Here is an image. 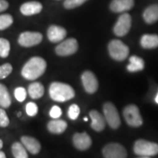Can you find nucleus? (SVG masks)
Wrapping results in <instances>:
<instances>
[{"instance_id": "2", "label": "nucleus", "mask_w": 158, "mask_h": 158, "mask_svg": "<svg viewBox=\"0 0 158 158\" xmlns=\"http://www.w3.org/2000/svg\"><path fill=\"white\" fill-rule=\"evenodd\" d=\"M49 95L53 100L59 102L68 101L75 97V91L70 85L61 82L51 83Z\"/></svg>"}, {"instance_id": "19", "label": "nucleus", "mask_w": 158, "mask_h": 158, "mask_svg": "<svg viewBox=\"0 0 158 158\" xmlns=\"http://www.w3.org/2000/svg\"><path fill=\"white\" fill-rule=\"evenodd\" d=\"M144 21L149 24L158 21V5H152L148 7L143 12Z\"/></svg>"}, {"instance_id": "15", "label": "nucleus", "mask_w": 158, "mask_h": 158, "mask_svg": "<svg viewBox=\"0 0 158 158\" xmlns=\"http://www.w3.org/2000/svg\"><path fill=\"white\" fill-rule=\"evenodd\" d=\"M89 116L92 119L91 127L97 132H101L106 127V118L98 110H92L89 113Z\"/></svg>"}, {"instance_id": "38", "label": "nucleus", "mask_w": 158, "mask_h": 158, "mask_svg": "<svg viewBox=\"0 0 158 158\" xmlns=\"http://www.w3.org/2000/svg\"><path fill=\"white\" fill-rule=\"evenodd\" d=\"M21 116V112H19V114H18V117H20Z\"/></svg>"}, {"instance_id": "39", "label": "nucleus", "mask_w": 158, "mask_h": 158, "mask_svg": "<svg viewBox=\"0 0 158 158\" xmlns=\"http://www.w3.org/2000/svg\"><path fill=\"white\" fill-rule=\"evenodd\" d=\"M84 121H85V122H87V121H88V118H86V117H85V118H84Z\"/></svg>"}, {"instance_id": "20", "label": "nucleus", "mask_w": 158, "mask_h": 158, "mask_svg": "<svg viewBox=\"0 0 158 158\" xmlns=\"http://www.w3.org/2000/svg\"><path fill=\"white\" fill-rule=\"evenodd\" d=\"M141 45L143 48L152 49L158 47V35H144L141 39Z\"/></svg>"}, {"instance_id": "14", "label": "nucleus", "mask_w": 158, "mask_h": 158, "mask_svg": "<svg viewBox=\"0 0 158 158\" xmlns=\"http://www.w3.org/2000/svg\"><path fill=\"white\" fill-rule=\"evenodd\" d=\"M42 4L36 1L27 2L23 3L20 7L21 13L27 16L38 14L42 11Z\"/></svg>"}, {"instance_id": "8", "label": "nucleus", "mask_w": 158, "mask_h": 158, "mask_svg": "<svg viewBox=\"0 0 158 158\" xmlns=\"http://www.w3.org/2000/svg\"><path fill=\"white\" fill-rule=\"evenodd\" d=\"M78 44L75 38L65 40L56 47L55 51L59 56H66L74 54L78 51Z\"/></svg>"}, {"instance_id": "18", "label": "nucleus", "mask_w": 158, "mask_h": 158, "mask_svg": "<svg viewBox=\"0 0 158 158\" xmlns=\"http://www.w3.org/2000/svg\"><path fill=\"white\" fill-rule=\"evenodd\" d=\"M68 127V123L63 119L54 118L51 120L47 124V128L48 131L54 134H61L64 133Z\"/></svg>"}, {"instance_id": "31", "label": "nucleus", "mask_w": 158, "mask_h": 158, "mask_svg": "<svg viewBox=\"0 0 158 158\" xmlns=\"http://www.w3.org/2000/svg\"><path fill=\"white\" fill-rule=\"evenodd\" d=\"M26 111L29 116H35L38 112V107L35 102H29L26 106Z\"/></svg>"}, {"instance_id": "5", "label": "nucleus", "mask_w": 158, "mask_h": 158, "mask_svg": "<svg viewBox=\"0 0 158 158\" xmlns=\"http://www.w3.org/2000/svg\"><path fill=\"white\" fill-rule=\"evenodd\" d=\"M103 113L106 121L112 129H117L121 124V119L115 106L112 102H106L103 106Z\"/></svg>"}, {"instance_id": "16", "label": "nucleus", "mask_w": 158, "mask_h": 158, "mask_svg": "<svg viewBox=\"0 0 158 158\" xmlns=\"http://www.w3.org/2000/svg\"><path fill=\"white\" fill-rule=\"evenodd\" d=\"M21 143L24 146L26 149L32 155H37L40 151L41 145L40 143L37 141L36 138L31 136H22L21 138Z\"/></svg>"}, {"instance_id": "24", "label": "nucleus", "mask_w": 158, "mask_h": 158, "mask_svg": "<svg viewBox=\"0 0 158 158\" xmlns=\"http://www.w3.org/2000/svg\"><path fill=\"white\" fill-rule=\"evenodd\" d=\"M12 153L13 157L15 158H27L28 154L27 152V149L22 143L19 142H15L12 146Z\"/></svg>"}, {"instance_id": "12", "label": "nucleus", "mask_w": 158, "mask_h": 158, "mask_svg": "<svg viewBox=\"0 0 158 158\" xmlns=\"http://www.w3.org/2000/svg\"><path fill=\"white\" fill-rule=\"evenodd\" d=\"M47 35L51 42L56 43L61 42L65 38L67 35V31L60 26L51 25L48 29Z\"/></svg>"}, {"instance_id": "26", "label": "nucleus", "mask_w": 158, "mask_h": 158, "mask_svg": "<svg viewBox=\"0 0 158 158\" xmlns=\"http://www.w3.org/2000/svg\"><path fill=\"white\" fill-rule=\"evenodd\" d=\"M13 19L10 14L0 15V30H5L13 24Z\"/></svg>"}, {"instance_id": "13", "label": "nucleus", "mask_w": 158, "mask_h": 158, "mask_svg": "<svg viewBox=\"0 0 158 158\" xmlns=\"http://www.w3.org/2000/svg\"><path fill=\"white\" fill-rule=\"evenodd\" d=\"M73 141L76 148L81 151L88 149L92 145V139L86 133H76L73 137Z\"/></svg>"}, {"instance_id": "28", "label": "nucleus", "mask_w": 158, "mask_h": 158, "mask_svg": "<svg viewBox=\"0 0 158 158\" xmlns=\"http://www.w3.org/2000/svg\"><path fill=\"white\" fill-rule=\"evenodd\" d=\"M13 71V67L9 63H6L0 66V79L7 78Z\"/></svg>"}, {"instance_id": "10", "label": "nucleus", "mask_w": 158, "mask_h": 158, "mask_svg": "<svg viewBox=\"0 0 158 158\" xmlns=\"http://www.w3.org/2000/svg\"><path fill=\"white\" fill-rule=\"evenodd\" d=\"M132 19L128 13H123L118 18L114 27V32L116 36L123 37L130 31Z\"/></svg>"}, {"instance_id": "37", "label": "nucleus", "mask_w": 158, "mask_h": 158, "mask_svg": "<svg viewBox=\"0 0 158 158\" xmlns=\"http://www.w3.org/2000/svg\"><path fill=\"white\" fill-rule=\"evenodd\" d=\"M155 101L158 104V94H157V96H156V98H155Z\"/></svg>"}, {"instance_id": "4", "label": "nucleus", "mask_w": 158, "mask_h": 158, "mask_svg": "<svg viewBox=\"0 0 158 158\" xmlns=\"http://www.w3.org/2000/svg\"><path fill=\"white\" fill-rule=\"evenodd\" d=\"M110 56L116 61H123L128 56L129 48L119 40H113L108 44Z\"/></svg>"}, {"instance_id": "27", "label": "nucleus", "mask_w": 158, "mask_h": 158, "mask_svg": "<svg viewBox=\"0 0 158 158\" xmlns=\"http://www.w3.org/2000/svg\"><path fill=\"white\" fill-rule=\"evenodd\" d=\"M88 0H65L64 7L66 9H73L78 7Z\"/></svg>"}, {"instance_id": "25", "label": "nucleus", "mask_w": 158, "mask_h": 158, "mask_svg": "<svg viewBox=\"0 0 158 158\" xmlns=\"http://www.w3.org/2000/svg\"><path fill=\"white\" fill-rule=\"evenodd\" d=\"M10 50L9 41L5 38H0V56L6 58L8 56Z\"/></svg>"}, {"instance_id": "11", "label": "nucleus", "mask_w": 158, "mask_h": 158, "mask_svg": "<svg viewBox=\"0 0 158 158\" xmlns=\"http://www.w3.org/2000/svg\"><path fill=\"white\" fill-rule=\"evenodd\" d=\"M84 89L89 94H94L98 89V81L95 75L91 71H85L81 76Z\"/></svg>"}, {"instance_id": "29", "label": "nucleus", "mask_w": 158, "mask_h": 158, "mask_svg": "<svg viewBox=\"0 0 158 158\" xmlns=\"http://www.w3.org/2000/svg\"><path fill=\"white\" fill-rule=\"evenodd\" d=\"M80 114V108L76 104L71 105L68 109V117L72 120H76Z\"/></svg>"}, {"instance_id": "9", "label": "nucleus", "mask_w": 158, "mask_h": 158, "mask_svg": "<svg viewBox=\"0 0 158 158\" xmlns=\"http://www.w3.org/2000/svg\"><path fill=\"white\" fill-rule=\"evenodd\" d=\"M43 40V35L37 31H24L19 37V43L23 47H31L38 45Z\"/></svg>"}, {"instance_id": "33", "label": "nucleus", "mask_w": 158, "mask_h": 158, "mask_svg": "<svg viewBox=\"0 0 158 158\" xmlns=\"http://www.w3.org/2000/svg\"><path fill=\"white\" fill-rule=\"evenodd\" d=\"M62 111L61 110V108L57 106H54L51 108V109L50 110V116L53 118H59L62 116Z\"/></svg>"}, {"instance_id": "1", "label": "nucleus", "mask_w": 158, "mask_h": 158, "mask_svg": "<svg viewBox=\"0 0 158 158\" xmlns=\"http://www.w3.org/2000/svg\"><path fill=\"white\" fill-rule=\"evenodd\" d=\"M46 66L45 59L39 56L32 57L23 67L21 75L27 80H35L43 76L46 70Z\"/></svg>"}, {"instance_id": "3", "label": "nucleus", "mask_w": 158, "mask_h": 158, "mask_svg": "<svg viewBox=\"0 0 158 158\" xmlns=\"http://www.w3.org/2000/svg\"><path fill=\"white\" fill-rule=\"evenodd\" d=\"M134 152L141 157H149L158 154V144L146 140H138L134 144Z\"/></svg>"}, {"instance_id": "35", "label": "nucleus", "mask_w": 158, "mask_h": 158, "mask_svg": "<svg viewBox=\"0 0 158 158\" xmlns=\"http://www.w3.org/2000/svg\"><path fill=\"white\" fill-rule=\"evenodd\" d=\"M6 157V155L3 152L0 151V158H5Z\"/></svg>"}, {"instance_id": "30", "label": "nucleus", "mask_w": 158, "mask_h": 158, "mask_svg": "<svg viewBox=\"0 0 158 158\" xmlns=\"http://www.w3.org/2000/svg\"><path fill=\"white\" fill-rule=\"evenodd\" d=\"M27 91L23 87H18L15 89L14 95L15 98L19 102L24 101L27 98Z\"/></svg>"}, {"instance_id": "21", "label": "nucleus", "mask_w": 158, "mask_h": 158, "mask_svg": "<svg viewBox=\"0 0 158 158\" xmlns=\"http://www.w3.org/2000/svg\"><path fill=\"white\" fill-rule=\"evenodd\" d=\"M28 92L32 99H38L43 97L45 92L44 86L39 82H35L29 86Z\"/></svg>"}, {"instance_id": "6", "label": "nucleus", "mask_w": 158, "mask_h": 158, "mask_svg": "<svg viewBox=\"0 0 158 158\" xmlns=\"http://www.w3.org/2000/svg\"><path fill=\"white\" fill-rule=\"evenodd\" d=\"M123 115L126 122L131 127H138L143 124V119L139 109L135 105H129L125 107L123 111Z\"/></svg>"}, {"instance_id": "7", "label": "nucleus", "mask_w": 158, "mask_h": 158, "mask_svg": "<svg viewBox=\"0 0 158 158\" xmlns=\"http://www.w3.org/2000/svg\"><path fill=\"white\" fill-rule=\"evenodd\" d=\"M102 154L106 158H125L127 157L125 148L117 143H110L105 146L102 149Z\"/></svg>"}, {"instance_id": "17", "label": "nucleus", "mask_w": 158, "mask_h": 158, "mask_svg": "<svg viewBox=\"0 0 158 158\" xmlns=\"http://www.w3.org/2000/svg\"><path fill=\"white\" fill-rule=\"evenodd\" d=\"M134 6V0H113L110 8L114 13H122L130 10Z\"/></svg>"}, {"instance_id": "34", "label": "nucleus", "mask_w": 158, "mask_h": 158, "mask_svg": "<svg viewBox=\"0 0 158 158\" xmlns=\"http://www.w3.org/2000/svg\"><path fill=\"white\" fill-rule=\"evenodd\" d=\"M9 4L6 0H0V13L5 11L8 8Z\"/></svg>"}, {"instance_id": "36", "label": "nucleus", "mask_w": 158, "mask_h": 158, "mask_svg": "<svg viewBox=\"0 0 158 158\" xmlns=\"http://www.w3.org/2000/svg\"><path fill=\"white\" fill-rule=\"evenodd\" d=\"M2 147H3V142H2V141L1 139H0V149H1L2 148Z\"/></svg>"}, {"instance_id": "23", "label": "nucleus", "mask_w": 158, "mask_h": 158, "mask_svg": "<svg viewBox=\"0 0 158 158\" xmlns=\"http://www.w3.org/2000/svg\"><path fill=\"white\" fill-rule=\"evenodd\" d=\"M11 105V98L5 85L0 84V106L2 108H9Z\"/></svg>"}, {"instance_id": "22", "label": "nucleus", "mask_w": 158, "mask_h": 158, "mask_svg": "<svg viewBox=\"0 0 158 158\" xmlns=\"http://www.w3.org/2000/svg\"><path fill=\"white\" fill-rule=\"evenodd\" d=\"M144 68V61L137 56H132L130 58V64L127 65V69L131 73L141 71Z\"/></svg>"}, {"instance_id": "32", "label": "nucleus", "mask_w": 158, "mask_h": 158, "mask_svg": "<svg viewBox=\"0 0 158 158\" xmlns=\"http://www.w3.org/2000/svg\"><path fill=\"white\" fill-rule=\"evenodd\" d=\"M10 120L8 116L7 115V113L2 108H0V127H7V126H8Z\"/></svg>"}]
</instances>
